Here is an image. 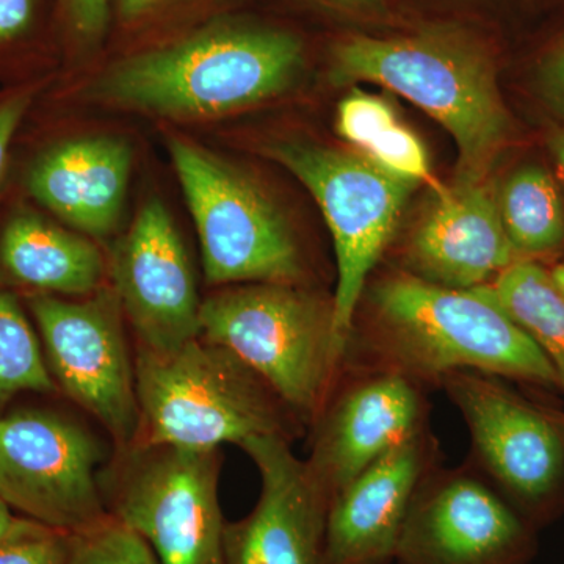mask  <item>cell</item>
Returning <instances> with one entry per match:
<instances>
[{
    "label": "cell",
    "instance_id": "6da1fadb",
    "mask_svg": "<svg viewBox=\"0 0 564 564\" xmlns=\"http://www.w3.org/2000/svg\"><path fill=\"white\" fill-rule=\"evenodd\" d=\"M352 315L344 367L402 375L423 389L474 370L558 388L554 367L529 334L481 289L455 291L395 272L366 284Z\"/></svg>",
    "mask_w": 564,
    "mask_h": 564
},
{
    "label": "cell",
    "instance_id": "7a4b0ae2",
    "mask_svg": "<svg viewBox=\"0 0 564 564\" xmlns=\"http://www.w3.org/2000/svg\"><path fill=\"white\" fill-rule=\"evenodd\" d=\"M303 62L302 41L291 32L221 22L115 63L90 93L98 101L162 117H217L288 90Z\"/></svg>",
    "mask_w": 564,
    "mask_h": 564
},
{
    "label": "cell",
    "instance_id": "3957f363",
    "mask_svg": "<svg viewBox=\"0 0 564 564\" xmlns=\"http://www.w3.org/2000/svg\"><path fill=\"white\" fill-rule=\"evenodd\" d=\"M332 79L383 85L443 124L458 148L456 184H481L507 139L510 122L489 52L462 29L348 36L334 47Z\"/></svg>",
    "mask_w": 564,
    "mask_h": 564
},
{
    "label": "cell",
    "instance_id": "277c9868",
    "mask_svg": "<svg viewBox=\"0 0 564 564\" xmlns=\"http://www.w3.org/2000/svg\"><path fill=\"white\" fill-rule=\"evenodd\" d=\"M139 433L132 444L214 451L304 429L247 364L202 337L169 351L137 347Z\"/></svg>",
    "mask_w": 564,
    "mask_h": 564
},
{
    "label": "cell",
    "instance_id": "5b68a950",
    "mask_svg": "<svg viewBox=\"0 0 564 564\" xmlns=\"http://www.w3.org/2000/svg\"><path fill=\"white\" fill-rule=\"evenodd\" d=\"M199 337L261 377L304 429L322 413L344 369L334 300L300 284H240L204 300Z\"/></svg>",
    "mask_w": 564,
    "mask_h": 564
},
{
    "label": "cell",
    "instance_id": "8992f818",
    "mask_svg": "<svg viewBox=\"0 0 564 564\" xmlns=\"http://www.w3.org/2000/svg\"><path fill=\"white\" fill-rule=\"evenodd\" d=\"M220 448L131 444L99 477L107 513L161 564H225Z\"/></svg>",
    "mask_w": 564,
    "mask_h": 564
},
{
    "label": "cell",
    "instance_id": "52a82bcc",
    "mask_svg": "<svg viewBox=\"0 0 564 564\" xmlns=\"http://www.w3.org/2000/svg\"><path fill=\"white\" fill-rule=\"evenodd\" d=\"M169 151L198 231L206 281L303 285L300 245L261 188L192 141L170 137Z\"/></svg>",
    "mask_w": 564,
    "mask_h": 564
},
{
    "label": "cell",
    "instance_id": "ba28073f",
    "mask_svg": "<svg viewBox=\"0 0 564 564\" xmlns=\"http://www.w3.org/2000/svg\"><path fill=\"white\" fill-rule=\"evenodd\" d=\"M269 152L313 193L328 223L337 263L334 328L345 350L364 288L417 182L386 172L361 152L292 141L273 144Z\"/></svg>",
    "mask_w": 564,
    "mask_h": 564
},
{
    "label": "cell",
    "instance_id": "9c48e42d",
    "mask_svg": "<svg viewBox=\"0 0 564 564\" xmlns=\"http://www.w3.org/2000/svg\"><path fill=\"white\" fill-rule=\"evenodd\" d=\"M470 433L473 466L530 525L558 514L564 496V421L494 375L462 370L441 383Z\"/></svg>",
    "mask_w": 564,
    "mask_h": 564
},
{
    "label": "cell",
    "instance_id": "30bf717a",
    "mask_svg": "<svg viewBox=\"0 0 564 564\" xmlns=\"http://www.w3.org/2000/svg\"><path fill=\"white\" fill-rule=\"evenodd\" d=\"M28 306L58 391L101 423L117 448L131 445L139 400L117 293L101 288L82 302L31 293Z\"/></svg>",
    "mask_w": 564,
    "mask_h": 564
},
{
    "label": "cell",
    "instance_id": "8fae6325",
    "mask_svg": "<svg viewBox=\"0 0 564 564\" xmlns=\"http://www.w3.org/2000/svg\"><path fill=\"white\" fill-rule=\"evenodd\" d=\"M104 448L54 411L0 415V499L22 518L74 534L110 518L99 485Z\"/></svg>",
    "mask_w": 564,
    "mask_h": 564
},
{
    "label": "cell",
    "instance_id": "7c38bea8",
    "mask_svg": "<svg viewBox=\"0 0 564 564\" xmlns=\"http://www.w3.org/2000/svg\"><path fill=\"white\" fill-rule=\"evenodd\" d=\"M534 530L473 464H437L415 492L395 562L527 564L536 551Z\"/></svg>",
    "mask_w": 564,
    "mask_h": 564
},
{
    "label": "cell",
    "instance_id": "4fadbf2b",
    "mask_svg": "<svg viewBox=\"0 0 564 564\" xmlns=\"http://www.w3.org/2000/svg\"><path fill=\"white\" fill-rule=\"evenodd\" d=\"M425 389L402 375L344 367L311 430L306 462L329 502L386 454L429 430Z\"/></svg>",
    "mask_w": 564,
    "mask_h": 564
},
{
    "label": "cell",
    "instance_id": "5bb4252c",
    "mask_svg": "<svg viewBox=\"0 0 564 564\" xmlns=\"http://www.w3.org/2000/svg\"><path fill=\"white\" fill-rule=\"evenodd\" d=\"M137 347L169 351L199 337L202 300L191 259L161 199L143 204L115 243L109 265Z\"/></svg>",
    "mask_w": 564,
    "mask_h": 564
},
{
    "label": "cell",
    "instance_id": "9a60e30c",
    "mask_svg": "<svg viewBox=\"0 0 564 564\" xmlns=\"http://www.w3.org/2000/svg\"><path fill=\"white\" fill-rule=\"evenodd\" d=\"M291 444L276 434L240 444L258 467L261 494L250 514L226 522L225 564H323L329 500Z\"/></svg>",
    "mask_w": 564,
    "mask_h": 564
},
{
    "label": "cell",
    "instance_id": "2e32d148",
    "mask_svg": "<svg viewBox=\"0 0 564 564\" xmlns=\"http://www.w3.org/2000/svg\"><path fill=\"white\" fill-rule=\"evenodd\" d=\"M440 464L429 430L386 454L328 505L323 564H391L419 486Z\"/></svg>",
    "mask_w": 564,
    "mask_h": 564
},
{
    "label": "cell",
    "instance_id": "e0dca14e",
    "mask_svg": "<svg viewBox=\"0 0 564 564\" xmlns=\"http://www.w3.org/2000/svg\"><path fill=\"white\" fill-rule=\"evenodd\" d=\"M436 193L404 243L400 272L441 288L473 291L519 261L497 199L484 184H455Z\"/></svg>",
    "mask_w": 564,
    "mask_h": 564
},
{
    "label": "cell",
    "instance_id": "ac0fdd59",
    "mask_svg": "<svg viewBox=\"0 0 564 564\" xmlns=\"http://www.w3.org/2000/svg\"><path fill=\"white\" fill-rule=\"evenodd\" d=\"M132 151L115 137H82L51 148L28 176L33 198L73 228L110 236L120 221Z\"/></svg>",
    "mask_w": 564,
    "mask_h": 564
},
{
    "label": "cell",
    "instance_id": "d6986e66",
    "mask_svg": "<svg viewBox=\"0 0 564 564\" xmlns=\"http://www.w3.org/2000/svg\"><path fill=\"white\" fill-rule=\"evenodd\" d=\"M106 270L95 243L32 212L14 214L0 234V272L32 293L90 295Z\"/></svg>",
    "mask_w": 564,
    "mask_h": 564
},
{
    "label": "cell",
    "instance_id": "ffe728a7",
    "mask_svg": "<svg viewBox=\"0 0 564 564\" xmlns=\"http://www.w3.org/2000/svg\"><path fill=\"white\" fill-rule=\"evenodd\" d=\"M481 289L540 347L564 391V295L551 273L534 262L516 261Z\"/></svg>",
    "mask_w": 564,
    "mask_h": 564
},
{
    "label": "cell",
    "instance_id": "44dd1931",
    "mask_svg": "<svg viewBox=\"0 0 564 564\" xmlns=\"http://www.w3.org/2000/svg\"><path fill=\"white\" fill-rule=\"evenodd\" d=\"M497 199L505 232L519 261L555 251L564 242V210L555 182L540 166H524Z\"/></svg>",
    "mask_w": 564,
    "mask_h": 564
},
{
    "label": "cell",
    "instance_id": "7402d4cb",
    "mask_svg": "<svg viewBox=\"0 0 564 564\" xmlns=\"http://www.w3.org/2000/svg\"><path fill=\"white\" fill-rule=\"evenodd\" d=\"M57 391L39 334L17 296L0 288V415L22 392Z\"/></svg>",
    "mask_w": 564,
    "mask_h": 564
},
{
    "label": "cell",
    "instance_id": "603a6c76",
    "mask_svg": "<svg viewBox=\"0 0 564 564\" xmlns=\"http://www.w3.org/2000/svg\"><path fill=\"white\" fill-rule=\"evenodd\" d=\"M66 564H161L147 541L128 527L106 519L85 532L70 534Z\"/></svg>",
    "mask_w": 564,
    "mask_h": 564
},
{
    "label": "cell",
    "instance_id": "cb8c5ba5",
    "mask_svg": "<svg viewBox=\"0 0 564 564\" xmlns=\"http://www.w3.org/2000/svg\"><path fill=\"white\" fill-rule=\"evenodd\" d=\"M70 534L22 518L0 541V564H66Z\"/></svg>",
    "mask_w": 564,
    "mask_h": 564
},
{
    "label": "cell",
    "instance_id": "d4e9b609",
    "mask_svg": "<svg viewBox=\"0 0 564 564\" xmlns=\"http://www.w3.org/2000/svg\"><path fill=\"white\" fill-rule=\"evenodd\" d=\"M361 154L395 176L417 182V184L419 182L434 184L422 141L400 121L377 137L366 150L361 151Z\"/></svg>",
    "mask_w": 564,
    "mask_h": 564
},
{
    "label": "cell",
    "instance_id": "484cf974",
    "mask_svg": "<svg viewBox=\"0 0 564 564\" xmlns=\"http://www.w3.org/2000/svg\"><path fill=\"white\" fill-rule=\"evenodd\" d=\"M395 122L399 120L391 104L359 90L350 93L337 110V132L359 152Z\"/></svg>",
    "mask_w": 564,
    "mask_h": 564
},
{
    "label": "cell",
    "instance_id": "4316f807",
    "mask_svg": "<svg viewBox=\"0 0 564 564\" xmlns=\"http://www.w3.org/2000/svg\"><path fill=\"white\" fill-rule=\"evenodd\" d=\"M70 29L87 43L106 35L110 21V0H62Z\"/></svg>",
    "mask_w": 564,
    "mask_h": 564
},
{
    "label": "cell",
    "instance_id": "83f0119b",
    "mask_svg": "<svg viewBox=\"0 0 564 564\" xmlns=\"http://www.w3.org/2000/svg\"><path fill=\"white\" fill-rule=\"evenodd\" d=\"M540 87L549 106L564 117V39L549 51L541 63Z\"/></svg>",
    "mask_w": 564,
    "mask_h": 564
},
{
    "label": "cell",
    "instance_id": "f1b7e54d",
    "mask_svg": "<svg viewBox=\"0 0 564 564\" xmlns=\"http://www.w3.org/2000/svg\"><path fill=\"white\" fill-rule=\"evenodd\" d=\"M31 102V95L20 93V95L0 104V185H2L3 176H6L11 141H13L14 133L20 128L22 118H24Z\"/></svg>",
    "mask_w": 564,
    "mask_h": 564
},
{
    "label": "cell",
    "instance_id": "f546056e",
    "mask_svg": "<svg viewBox=\"0 0 564 564\" xmlns=\"http://www.w3.org/2000/svg\"><path fill=\"white\" fill-rule=\"evenodd\" d=\"M35 17V0H0V43L29 31Z\"/></svg>",
    "mask_w": 564,
    "mask_h": 564
},
{
    "label": "cell",
    "instance_id": "4dcf8cb0",
    "mask_svg": "<svg viewBox=\"0 0 564 564\" xmlns=\"http://www.w3.org/2000/svg\"><path fill=\"white\" fill-rule=\"evenodd\" d=\"M166 0H118V13L124 21H137L158 10Z\"/></svg>",
    "mask_w": 564,
    "mask_h": 564
},
{
    "label": "cell",
    "instance_id": "1f68e13d",
    "mask_svg": "<svg viewBox=\"0 0 564 564\" xmlns=\"http://www.w3.org/2000/svg\"><path fill=\"white\" fill-rule=\"evenodd\" d=\"M334 9L347 11L375 10L383 3V0H322Z\"/></svg>",
    "mask_w": 564,
    "mask_h": 564
},
{
    "label": "cell",
    "instance_id": "d6a6232c",
    "mask_svg": "<svg viewBox=\"0 0 564 564\" xmlns=\"http://www.w3.org/2000/svg\"><path fill=\"white\" fill-rule=\"evenodd\" d=\"M20 521V516L13 514V510L0 499V541L9 536L11 530Z\"/></svg>",
    "mask_w": 564,
    "mask_h": 564
},
{
    "label": "cell",
    "instance_id": "836d02e7",
    "mask_svg": "<svg viewBox=\"0 0 564 564\" xmlns=\"http://www.w3.org/2000/svg\"><path fill=\"white\" fill-rule=\"evenodd\" d=\"M551 151L554 154L556 166L564 180V131L556 132L551 140Z\"/></svg>",
    "mask_w": 564,
    "mask_h": 564
},
{
    "label": "cell",
    "instance_id": "e575fe53",
    "mask_svg": "<svg viewBox=\"0 0 564 564\" xmlns=\"http://www.w3.org/2000/svg\"><path fill=\"white\" fill-rule=\"evenodd\" d=\"M552 280H554L556 288L560 289V292L564 295V263L563 265L556 267L554 272L551 273Z\"/></svg>",
    "mask_w": 564,
    "mask_h": 564
}]
</instances>
